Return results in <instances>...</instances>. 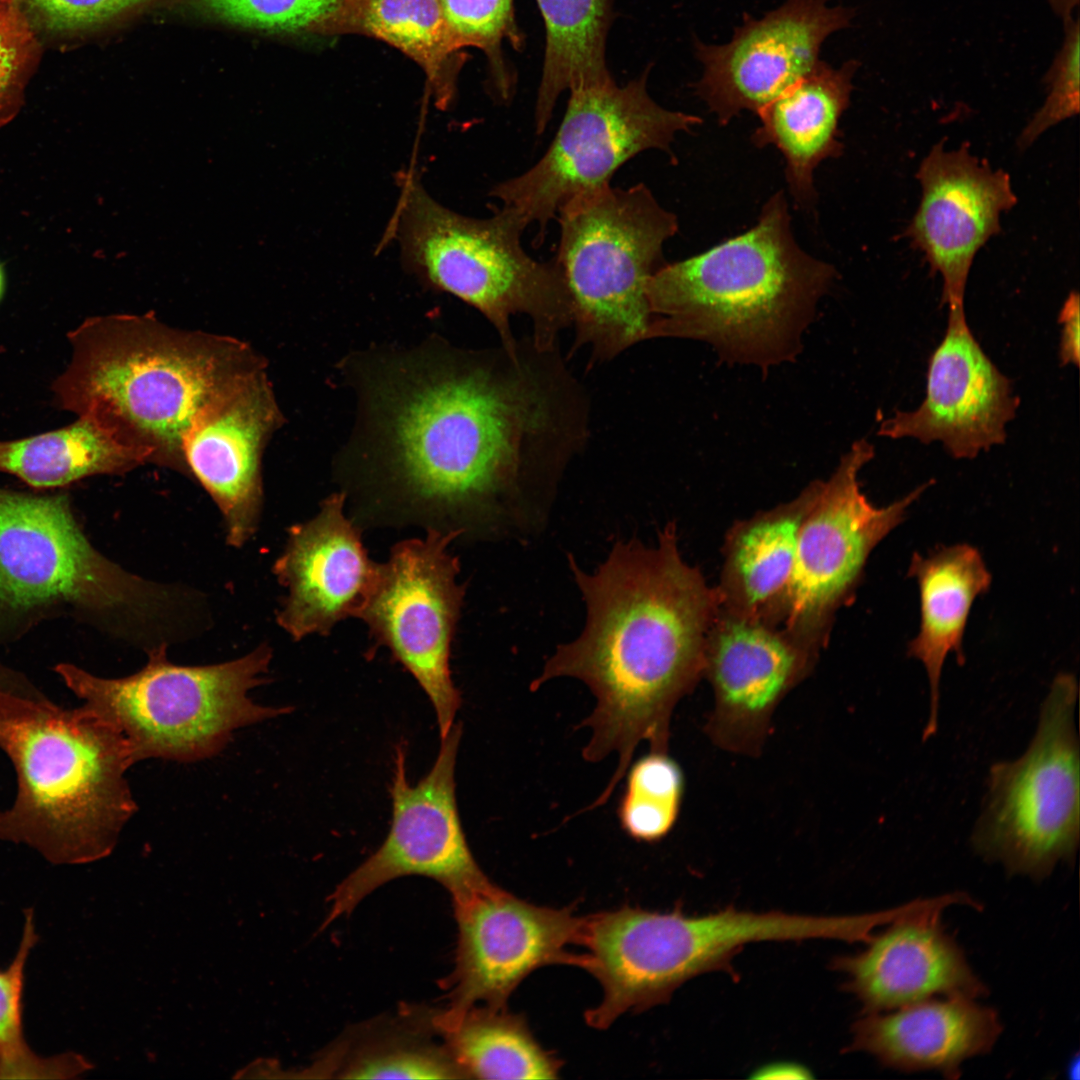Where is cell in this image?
I'll return each mask as SVG.
<instances>
[{
  "label": "cell",
  "instance_id": "obj_1",
  "mask_svg": "<svg viewBox=\"0 0 1080 1080\" xmlns=\"http://www.w3.org/2000/svg\"><path fill=\"white\" fill-rule=\"evenodd\" d=\"M357 401L336 470L402 521L463 534L526 521L589 434V402L558 346L465 349L440 336L339 364Z\"/></svg>",
  "mask_w": 1080,
  "mask_h": 1080
},
{
  "label": "cell",
  "instance_id": "obj_2",
  "mask_svg": "<svg viewBox=\"0 0 1080 1080\" xmlns=\"http://www.w3.org/2000/svg\"><path fill=\"white\" fill-rule=\"evenodd\" d=\"M568 562L586 605L585 625L575 640L556 648L530 689L571 677L591 690L596 706L582 723L591 729L583 757L597 762L618 755L598 797L606 802L640 742L667 753L673 710L704 676L719 598L682 559L673 522L659 532L656 546L615 542L592 573L571 555Z\"/></svg>",
  "mask_w": 1080,
  "mask_h": 1080
},
{
  "label": "cell",
  "instance_id": "obj_3",
  "mask_svg": "<svg viewBox=\"0 0 1080 1080\" xmlns=\"http://www.w3.org/2000/svg\"><path fill=\"white\" fill-rule=\"evenodd\" d=\"M67 338L70 361L51 386L56 406L92 418L144 464L184 474L183 442L195 417L268 369L243 340L173 327L152 312L90 317Z\"/></svg>",
  "mask_w": 1080,
  "mask_h": 1080
},
{
  "label": "cell",
  "instance_id": "obj_4",
  "mask_svg": "<svg viewBox=\"0 0 1080 1080\" xmlns=\"http://www.w3.org/2000/svg\"><path fill=\"white\" fill-rule=\"evenodd\" d=\"M835 275L800 248L787 200L775 193L748 231L654 272L649 338L701 340L721 360L761 368L792 360Z\"/></svg>",
  "mask_w": 1080,
  "mask_h": 1080
},
{
  "label": "cell",
  "instance_id": "obj_5",
  "mask_svg": "<svg viewBox=\"0 0 1080 1080\" xmlns=\"http://www.w3.org/2000/svg\"><path fill=\"white\" fill-rule=\"evenodd\" d=\"M0 749L17 777L15 799L0 811L1 841L56 865L112 851L137 809L125 778L135 761L116 727L83 705L1 692Z\"/></svg>",
  "mask_w": 1080,
  "mask_h": 1080
},
{
  "label": "cell",
  "instance_id": "obj_6",
  "mask_svg": "<svg viewBox=\"0 0 1080 1080\" xmlns=\"http://www.w3.org/2000/svg\"><path fill=\"white\" fill-rule=\"evenodd\" d=\"M396 183L399 197L381 243L398 242L405 269L425 287L477 309L501 344L517 342L510 320L523 314L536 345L557 346L573 323L572 302L554 259L538 261L523 248L525 218L504 205L488 218L454 212L427 193L413 168L399 171Z\"/></svg>",
  "mask_w": 1080,
  "mask_h": 1080
},
{
  "label": "cell",
  "instance_id": "obj_7",
  "mask_svg": "<svg viewBox=\"0 0 1080 1080\" xmlns=\"http://www.w3.org/2000/svg\"><path fill=\"white\" fill-rule=\"evenodd\" d=\"M837 916L751 912L726 907L702 916L681 909L649 911L628 905L585 918L583 966L602 988L601 1002L585 1012L587 1024L606 1029L624 1013L668 1001L703 973L731 969L751 942L836 939Z\"/></svg>",
  "mask_w": 1080,
  "mask_h": 1080
},
{
  "label": "cell",
  "instance_id": "obj_8",
  "mask_svg": "<svg viewBox=\"0 0 1080 1080\" xmlns=\"http://www.w3.org/2000/svg\"><path fill=\"white\" fill-rule=\"evenodd\" d=\"M271 657L263 644L228 662L181 666L168 660L161 643L150 649L146 665L127 677L103 678L71 663L54 670L85 708L124 735L135 762H192L220 752L235 730L290 712L249 697L268 680Z\"/></svg>",
  "mask_w": 1080,
  "mask_h": 1080
},
{
  "label": "cell",
  "instance_id": "obj_9",
  "mask_svg": "<svg viewBox=\"0 0 1080 1080\" xmlns=\"http://www.w3.org/2000/svg\"><path fill=\"white\" fill-rule=\"evenodd\" d=\"M556 217L554 261L572 302L575 347H590L592 360L603 362L649 339L647 283L663 265L677 217L643 183L577 195Z\"/></svg>",
  "mask_w": 1080,
  "mask_h": 1080
},
{
  "label": "cell",
  "instance_id": "obj_10",
  "mask_svg": "<svg viewBox=\"0 0 1080 1080\" xmlns=\"http://www.w3.org/2000/svg\"><path fill=\"white\" fill-rule=\"evenodd\" d=\"M145 581L88 540L64 493L0 487V623L23 632L57 613L112 621L134 617Z\"/></svg>",
  "mask_w": 1080,
  "mask_h": 1080
},
{
  "label": "cell",
  "instance_id": "obj_11",
  "mask_svg": "<svg viewBox=\"0 0 1080 1080\" xmlns=\"http://www.w3.org/2000/svg\"><path fill=\"white\" fill-rule=\"evenodd\" d=\"M1077 696L1076 678L1058 674L1026 752L989 770L971 842L1008 874L1041 881L1058 863L1074 862L1080 831Z\"/></svg>",
  "mask_w": 1080,
  "mask_h": 1080
},
{
  "label": "cell",
  "instance_id": "obj_12",
  "mask_svg": "<svg viewBox=\"0 0 1080 1080\" xmlns=\"http://www.w3.org/2000/svg\"><path fill=\"white\" fill-rule=\"evenodd\" d=\"M647 72L619 86L613 79L570 90L562 122L544 155L522 174L496 184L489 195L537 224L541 244L549 222L571 198L610 184L614 173L651 149L673 152L679 132L702 122L668 110L649 95Z\"/></svg>",
  "mask_w": 1080,
  "mask_h": 1080
},
{
  "label": "cell",
  "instance_id": "obj_13",
  "mask_svg": "<svg viewBox=\"0 0 1080 1080\" xmlns=\"http://www.w3.org/2000/svg\"><path fill=\"white\" fill-rule=\"evenodd\" d=\"M874 456L855 442L826 481H816L802 521L790 580L765 616L818 653L836 610L854 593L873 549L905 519L930 483L888 506L876 507L861 492L858 474Z\"/></svg>",
  "mask_w": 1080,
  "mask_h": 1080
},
{
  "label": "cell",
  "instance_id": "obj_14",
  "mask_svg": "<svg viewBox=\"0 0 1080 1080\" xmlns=\"http://www.w3.org/2000/svg\"><path fill=\"white\" fill-rule=\"evenodd\" d=\"M459 536V531L430 528L424 538L394 545L357 616L368 626L375 646L387 647L423 689L441 739L461 706L450 650L466 587L457 581L458 558L448 552Z\"/></svg>",
  "mask_w": 1080,
  "mask_h": 1080
},
{
  "label": "cell",
  "instance_id": "obj_15",
  "mask_svg": "<svg viewBox=\"0 0 1080 1080\" xmlns=\"http://www.w3.org/2000/svg\"><path fill=\"white\" fill-rule=\"evenodd\" d=\"M461 734V724L455 723L441 739L433 766L415 785L407 776L406 745L395 746L388 834L330 895L322 927L350 914L371 892L399 877L432 878L452 898L493 884L470 850L458 811L455 766Z\"/></svg>",
  "mask_w": 1080,
  "mask_h": 1080
},
{
  "label": "cell",
  "instance_id": "obj_16",
  "mask_svg": "<svg viewBox=\"0 0 1080 1080\" xmlns=\"http://www.w3.org/2000/svg\"><path fill=\"white\" fill-rule=\"evenodd\" d=\"M452 900L458 926L455 966L444 983L448 1009L436 1018H456L478 1003L503 1008L538 968H582L583 954L568 947L581 944L585 918L570 908L535 905L494 883Z\"/></svg>",
  "mask_w": 1080,
  "mask_h": 1080
},
{
  "label": "cell",
  "instance_id": "obj_17",
  "mask_svg": "<svg viewBox=\"0 0 1080 1080\" xmlns=\"http://www.w3.org/2000/svg\"><path fill=\"white\" fill-rule=\"evenodd\" d=\"M817 656L782 627L719 607L707 634L703 673L713 691L704 726L711 742L730 753L758 756L777 707Z\"/></svg>",
  "mask_w": 1080,
  "mask_h": 1080
},
{
  "label": "cell",
  "instance_id": "obj_18",
  "mask_svg": "<svg viewBox=\"0 0 1080 1080\" xmlns=\"http://www.w3.org/2000/svg\"><path fill=\"white\" fill-rule=\"evenodd\" d=\"M827 1L788 0L761 19L745 16L727 44L696 41L703 74L694 87L719 123L757 113L815 66L824 40L854 16Z\"/></svg>",
  "mask_w": 1080,
  "mask_h": 1080
},
{
  "label": "cell",
  "instance_id": "obj_19",
  "mask_svg": "<svg viewBox=\"0 0 1080 1080\" xmlns=\"http://www.w3.org/2000/svg\"><path fill=\"white\" fill-rule=\"evenodd\" d=\"M916 177L920 204L904 235L941 276L948 310L964 309L973 260L1000 233L1001 214L1017 203L1010 176L971 154L968 144L947 150L941 141L921 161Z\"/></svg>",
  "mask_w": 1080,
  "mask_h": 1080
},
{
  "label": "cell",
  "instance_id": "obj_20",
  "mask_svg": "<svg viewBox=\"0 0 1080 1080\" xmlns=\"http://www.w3.org/2000/svg\"><path fill=\"white\" fill-rule=\"evenodd\" d=\"M1019 399L975 339L965 309L949 310L944 337L928 361L926 395L913 411H896L879 434L939 441L957 459H971L1006 440Z\"/></svg>",
  "mask_w": 1080,
  "mask_h": 1080
},
{
  "label": "cell",
  "instance_id": "obj_21",
  "mask_svg": "<svg viewBox=\"0 0 1080 1080\" xmlns=\"http://www.w3.org/2000/svg\"><path fill=\"white\" fill-rule=\"evenodd\" d=\"M284 423L266 369L208 404L184 438L187 473L218 506L227 543L233 547L243 546L257 529L264 451Z\"/></svg>",
  "mask_w": 1080,
  "mask_h": 1080
},
{
  "label": "cell",
  "instance_id": "obj_22",
  "mask_svg": "<svg viewBox=\"0 0 1080 1080\" xmlns=\"http://www.w3.org/2000/svg\"><path fill=\"white\" fill-rule=\"evenodd\" d=\"M346 499L342 490L330 494L316 516L291 527L273 566L288 592L277 622L294 640L328 635L341 620L357 617L376 585L380 564L346 517Z\"/></svg>",
  "mask_w": 1080,
  "mask_h": 1080
},
{
  "label": "cell",
  "instance_id": "obj_23",
  "mask_svg": "<svg viewBox=\"0 0 1080 1080\" xmlns=\"http://www.w3.org/2000/svg\"><path fill=\"white\" fill-rule=\"evenodd\" d=\"M854 955L833 960L864 1013L895 1010L936 997L977 999L987 994L940 918L895 921Z\"/></svg>",
  "mask_w": 1080,
  "mask_h": 1080
},
{
  "label": "cell",
  "instance_id": "obj_24",
  "mask_svg": "<svg viewBox=\"0 0 1080 1080\" xmlns=\"http://www.w3.org/2000/svg\"><path fill=\"white\" fill-rule=\"evenodd\" d=\"M965 997L929 999L889 1013H865L849 1050L900 1071H936L958 1078L968 1059L991 1051L1002 1032L998 1013Z\"/></svg>",
  "mask_w": 1080,
  "mask_h": 1080
},
{
  "label": "cell",
  "instance_id": "obj_25",
  "mask_svg": "<svg viewBox=\"0 0 1080 1080\" xmlns=\"http://www.w3.org/2000/svg\"><path fill=\"white\" fill-rule=\"evenodd\" d=\"M859 65L849 60L833 68L819 60L757 112L760 126L752 141L759 147L774 145L783 154L791 194L801 207L809 208L815 201V168L842 152L839 122L849 106Z\"/></svg>",
  "mask_w": 1080,
  "mask_h": 1080
},
{
  "label": "cell",
  "instance_id": "obj_26",
  "mask_svg": "<svg viewBox=\"0 0 1080 1080\" xmlns=\"http://www.w3.org/2000/svg\"><path fill=\"white\" fill-rule=\"evenodd\" d=\"M908 576L916 579L920 595V626L908 644V655L922 662L930 688V713L922 734L937 732L939 682L949 653L959 665L965 657L963 635L976 597L991 585V574L978 549L968 544L940 546L927 556L914 553Z\"/></svg>",
  "mask_w": 1080,
  "mask_h": 1080
},
{
  "label": "cell",
  "instance_id": "obj_27",
  "mask_svg": "<svg viewBox=\"0 0 1080 1080\" xmlns=\"http://www.w3.org/2000/svg\"><path fill=\"white\" fill-rule=\"evenodd\" d=\"M815 492L816 482L792 501L738 522L730 530L716 588L720 608L766 616L790 580L799 530Z\"/></svg>",
  "mask_w": 1080,
  "mask_h": 1080
},
{
  "label": "cell",
  "instance_id": "obj_28",
  "mask_svg": "<svg viewBox=\"0 0 1080 1080\" xmlns=\"http://www.w3.org/2000/svg\"><path fill=\"white\" fill-rule=\"evenodd\" d=\"M141 457L90 417L37 435L0 441V472L36 489L65 487L94 475H119Z\"/></svg>",
  "mask_w": 1080,
  "mask_h": 1080
},
{
  "label": "cell",
  "instance_id": "obj_29",
  "mask_svg": "<svg viewBox=\"0 0 1080 1080\" xmlns=\"http://www.w3.org/2000/svg\"><path fill=\"white\" fill-rule=\"evenodd\" d=\"M546 45L535 103V130H546L559 96L566 90L612 79L605 60L610 0H536Z\"/></svg>",
  "mask_w": 1080,
  "mask_h": 1080
},
{
  "label": "cell",
  "instance_id": "obj_30",
  "mask_svg": "<svg viewBox=\"0 0 1080 1080\" xmlns=\"http://www.w3.org/2000/svg\"><path fill=\"white\" fill-rule=\"evenodd\" d=\"M464 1078L556 1079L561 1063L534 1037L526 1019L506 1007H471L450 1020L432 1019Z\"/></svg>",
  "mask_w": 1080,
  "mask_h": 1080
},
{
  "label": "cell",
  "instance_id": "obj_31",
  "mask_svg": "<svg viewBox=\"0 0 1080 1080\" xmlns=\"http://www.w3.org/2000/svg\"><path fill=\"white\" fill-rule=\"evenodd\" d=\"M325 31L364 33L397 47L424 69L436 105H450L455 73L446 63L456 49L439 0H343Z\"/></svg>",
  "mask_w": 1080,
  "mask_h": 1080
},
{
  "label": "cell",
  "instance_id": "obj_32",
  "mask_svg": "<svg viewBox=\"0 0 1080 1080\" xmlns=\"http://www.w3.org/2000/svg\"><path fill=\"white\" fill-rule=\"evenodd\" d=\"M684 777L667 753L650 752L627 775L618 807L623 830L640 842H656L673 828L681 807Z\"/></svg>",
  "mask_w": 1080,
  "mask_h": 1080
},
{
  "label": "cell",
  "instance_id": "obj_33",
  "mask_svg": "<svg viewBox=\"0 0 1080 1080\" xmlns=\"http://www.w3.org/2000/svg\"><path fill=\"white\" fill-rule=\"evenodd\" d=\"M448 32L456 51L476 47L487 55L494 91L508 99L514 90V78L506 68L501 52L503 40L520 50L524 38L515 21L514 0H439Z\"/></svg>",
  "mask_w": 1080,
  "mask_h": 1080
},
{
  "label": "cell",
  "instance_id": "obj_34",
  "mask_svg": "<svg viewBox=\"0 0 1080 1080\" xmlns=\"http://www.w3.org/2000/svg\"><path fill=\"white\" fill-rule=\"evenodd\" d=\"M339 1077L352 1079H459L464 1078L446 1048L392 1040L357 1053L342 1067Z\"/></svg>",
  "mask_w": 1080,
  "mask_h": 1080
},
{
  "label": "cell",
  "instance_id": "obj_35",
  "mask_svg": "<svg viewBox=\"0 0 1080 1080\" xmlns=\"http://www.w3.org/2000/svg\"><path fill=\"white\" fill-rule=\"evenodd\" d=\"M1063 38L1043 77L1047 95L1022 130L1020 149L1032 145L1046 130L1074 117L1080 107V22L1078 14L1062 23Z\"/></svg>",
  "mask_w": 1080,
  "mask_h": 1080
},
{
  "label": "cell",
  "instance_id": "obj_36",
  "mask_svg": "<svg viewBox=\"0 0 1080 1080\" xmlns=\"http://www.w3.org/2000/svg\"><path fill=\"white\" fill-rule=\"evenodd\" d=\"M218 18L271 32L324 31L343 0H202Z\"/></svg>",
  "mask_w": 1080,
  "mask_h": 1080
},
{
  "label": "cell",
  "instance_id": "obj_37",
  "mask_svg": "<svg viewBox=\"0 0 1080 1080\" xmlns=\"http://www.w3.org/2000/svg\"><path fill=\"white\" fill-rule=\"evenodd\" d=\"M35 55V30L18 1L0 0V128L19 110Z\"/></svg>",
  "mask_w": 1080,
  "mask_h": 1080
},
{
  "label": "cell",
  "instance_id": "obj_38",
  "mask_svg": "<svg viewBox=\"0 0 1080 1080\" xmlns=\"http://www.w3.org/2000/svg\"><path fill=\"white\" fill-rule=\"evenodd\" d=\"M37 941L30 909L25 912L17 953L5 969H0V1077L31 1049L23 1034V993L27 960Z\"/></svg>",
  "mask_w": 1080,
  "mask_h": 1080
},
{
  "label": "cell",
  "instance_id": "obj_39",
  "mask_svg": "<svg viewBox=\"0 0 1080 1080\" xmlns=\"http://www.w3.org/2000/svg\"><path fill=\"white\" fill-rule=\"evenodd\" d=\"M36 31L65 36L99 26L147 0H17Z\"/></svg>",
  "mask_w": 1080,
  "mask_h": 1080
},
{
  "label": "cell",
  "instance_id": "obj_40",
  "mask_svg": "<svg viewBox=\"0 0 1080 1080\" xmlns=\"http://www.w3.org/2000/svg\"><path fill=\"white\" fill-rule=\"evenodd\" d=\"M1062 324L1060 359L1062 364H1079V295L1072 291L1060 311Z\"/></svg>",
  "mask_w": 1080,
  "mask_h": 1080
},
{
  "label": "cell",
  "instance_id": "obj_41",
  "mask_svg": "<svg viewBox=\"0 0 1080 1080\" xmlns=\"http://www.w3.org/2000/svg\"><path fill=\"white\" fill-rule=\"evenodd\" d=\"M1 692L25 695L43 694L24 674L15 671L0 661V693Z\"/></svg>",
  "mask_w": 1080,
  "mask_h": 1080
},
{
  "label": "cell",
  "instance_id": "obj_42",
  "mask_svg": "<svg viewBox=\"0 0 1080 1080\" xmlns=\"http://www.w3.org/2000/svg\"><path fill=\"white\" fill-rule=\"evenodd\" d=\"M753 1078L771 1079H807L811 1078L810 1071L802 1065L790 1062H777L765 1065L755 1071Z\"/></svg>",
  "mask_w": 1080,
  "mask_h": 1080
},
{
  "label": "cell",
  "instance_id": "obj_43",
  "mask_svg": "<svg viewBox=\"0 0 1080 1080\" xmlns=\"http://www.w3.org/2000/svg\"><path fill=\"white\" fill-rule=\"evenodd\" d=\"M1045 2L1061 23L1078 14L1080 0H1045Z\"/></svg>",
  "mask_w": 1080,
  "mask_h": 1080
},
{
  "label": "cell",
  "instance_id": "obj_44",
  "mask_svg": "<svg viewBox=\"0 0 1080 1080\" xmlns=\"http://www.w3.org/2000/svg\"><path fill=\"white\" fill-rule=\"evenodd\" d=\"M5 288H6V277H5V272H4L3 266L0 263V301L2 300V298L4 296Z\"/></svg>",
  "mask_w": 1080,
  "mask_h": 1080
}]
</instances>
